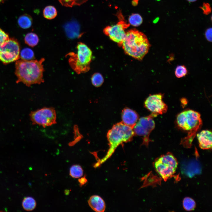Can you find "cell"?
<instances>
[{
	"instance_id": "cell-10",
	"label": "cell",
	"mask_w": 212,
	"mask_h": 212,
	"mask_svg": "<svg viewBox=\"0 0 212 212\" xmlns=\"http://www.w3.org/2000/svg\"><path fill=\"white\" fill-rule=\"evenodd\" d=\"M128 26L124 22L120 21L115 25L107 26L104 29V32L121 46L126 36L125 29Z\"/></svg>"
},
{
	"instance_id": "cell-26",
	"label": "cell",
	"mask_w": 212,
	"mask_h": 212,
	"mask_svg": "<svg viewBox=\"0 0 212 212\" xmlns=\"http://www.w3.org/2000/svg\"><path fill=\"white\" fill-rule=\"evenodd\" d=\"M188 73L186 67L184 65H179L176 67L175 73L176 77L178 78L185 76Z\"/></svg>"
},
{
	"instance_id": "cell-14",
	"label": "cell",
	"mask_w": 212,
	"mask_h": 212,
	"mask_svg": "<svg viewBox=\"0 0 212 212\" xmlns=\"http://www.w3.org/2000/svg\"><path fill=\"white\" fill-rule=\"evenodd\" d=\"M88 203L91 208L96 212H103L105 210V202L102 198L98 196H91L88 201Z\"/></svg>"
},
{
	"instance_id": "cell-1",
	"label": "cell",
	"mask_w": 212,
	"mask_h": 212,
	"mask_svg": "<svg viewBox=\"0 0 212 212\" xmlns=\"http://www.w3.org/2000/svg\"><path fill=\"white\" fill-rule=\"evenodd\" d=\"M44 60L42 58L39 60L21 59L16 61L15 72L18 78L16 83L21 82L29 87L33 84L44 82L43 63Z\"/></svg>"
},
{
	"instance_id": "cell-12",
	"label": "cell",
	"mask_w": 212,
	"mask_h": 212,
	"mask_svg": "<svg viewBox=\"0 0 212 212\" xmlns=\"http://www.w3.org/2000/svg\"><path fill=\"white\" fill-rule=\"evenodd\" d=\"M122 122L125 125L132 128L136 123L139 115L135 111L128 108H125L122 110Z\"/></svg>"
},
{
	"instance_id": "cell-7",
	"label": "cell",
	"mask_w": 212,
	"mask_h": 212,
	"mask_svg": "<svg viewBox=\"0 0 212 212\" xmlns=\"http://www.w3.org/2000/svg\"><path fill=\"white\" fill-rule=\"evenodd\" d=\"M20 46L14 38H9L0 45V61L6 64L16 61L20 58Z\"/></svg>"
},
{
	"instance_id": "cell-6",
	"label": "cell",
	"mask_w": 212,
	"mask_h": 212,
	"mask_svg": "<svg viewBox=\"0 0 212 212\" xmlns=\"http://www.w3.org/2000/svg\"><path fill=\"white\" fill-rule=\"evenodd\" d=\"M158 115L152 113L149 116L140 118L133 128L135 135L142 137L143 142L142 145L148 146L151 140L149 138L151 131L155 127L153 118Z\"/></svg>"
},
{
	"instance_id": "cell-9",
	"label": "cell",
	"mask_w": 212,
	"mask_h": 212,
	"mask_svg": "<svg viewBox=\"0 0 212 212\" xmlns=\"http://www.w3.org/2000/svg\"><path fill=\"white\" fill-rule=\"evenodd\" d=\"M29 116L34 124L45 127L56 123V113L53 107H44L31 112Z\"/></svg>"
},
{
	"instance_id": "cell-20",
	"label": "cell",
	"mask_w": 212,
	"mask_h": 212,
	"mask_svg": "<svg viewBox=\"0 0 212 212\" xmlns=\"http://www.w3.org/2000/svg\"><path fill=\"white\" fill-rule=\"evenodd\" d=\"M83 174V170L81 166L79 165H73L70 169L69 175L72 178H79L81 177Z\"/></svg>"
},
{
	"instance_id": "cell-23",
	"label": "cell",
	"mask_w": 212,
	"mask_h": 212,
	"mask_svg": "<svg viewBox=\"0 0 212 212\" xmlns=\"http://www.w3.org/2000/svg\"><path fill=\"white\" fill-rule=\"evenodd\" d=\"M20 57L22 59L27 60H33L34 58L33 51L28 48H25L21 51Z\"/></svg>"
},
{
	"instance_id": "cell-16",
	"label": "cell",
	"mask_w": 212,
	"mask_h": 212,
	"mask_svg": "<svg viewBox=\"0 0 212 212\" xmlns=\"http://www.w3.org/2000/svg\"><path fill=\"white\" fill-rule=\"evenodd\" d=\"M32 23V18L30 15L26 14L21 15L18 20V25L21 28L24 29L30 28Z\"/></svg>"
},
{
	"instance_id": "cell-22",
	"label": "cell",
	"mask_w": 212,
	"mask_h": 212,
	"mask_svg": "<svg viewBox=\"0 0 212 212\" xmlns=\"http://www.w3.org/2000/svg\"><path fill=\"white\" fill-rule=\"evenodd\" d=\"M128 21L131 25L133 26H137L141 24L143 22V19L139 14H133L129 16Z\"/></svg>"
},
{
	"instance_id": "cell-19",
	"label": "cell",
	"mask_w": 212,
	"mask_h": 212,
	"mask_svg": "<svg viewBox=\"0 0 212 212\" xmlns=\"http://www.w3.org/2000/svg\"><path fill=\"white\" fill-rule=\"evenodd\" d=\"M43 14L45 18L49 20L52 19L57 16V11L54 6H48L44 9Z\"/></svg>"
},
{
	"instance_id": "cell-3",
	"label": "cell",
	"mask_w": 212,
	"mask_h": 212,
	"mask_svg": "<svg viewBox=\"0 0 212 212\" xmlns=\"http://www.w3.org/2000/svg\"><path fill=\"white\" fill-rule=\"evenodd\" d=\"M135 135L133 128L121 122L114 125L107 134L109 148L106 155L94 165L99 167L108 159L114 152L117 148L124 143L131 141Z\"/></svg>"
},
{
	"instance_id": "cell-18",
	"label": "cell",
	"mask_w": 212,
	"mask_h": 212,
	"mask_svg": "<svg viewBox=\"0 0 212 212\" xmlns=\"http://www.w3.org/2000/svg\"><path fill=\"white\" fill-rule=\"evenodd\" d=\"M24 40L26 44L30 47H33L38 44L39 42V38L36 34L30 32L26 35Z\"/></svg>"
},
{
	"instance_id": "cell-8",
	"label": "cell",
	"mask_w": 212,
	"mask_h": 212,
	"mask_svg": "<svg viewBox=\"0 0 212 212\" xmlns=\"http://www.w3.org/2000/svg\"><path fill=\"white\" fill-rule=\"evenodd\" d=\"M157 172L164 179H166L175 172L178 163L175 157L171 154L163 155L156 160L154 163Z\"/></svg>"
},
{
	"instance_id": "cell-5",
	"label": "cell",
	"mask_w": 212,
	"mask_h": 212,
	"mask_svg": "<svg viewBox=\"0 0 212 212\" xmlns=\"http://www.w3.org/2000/svg\"><path fill=\"white\" fill-rule=\"evenodd\" d=\"M76 48V53L70 52L66 55L69 56V64L78 74L86 72L90 68L92 51L86 44L82 42L78 43Z\"/></svg>"
},
{
	"instance_id": "cell-15",
	"label": "cell",
	"mask_w": 212,
	"mask_h": 212,
	"mask_svg": "<svg viewBox=\"0 0 212 212\" xmlns=\"http://www.w3.org/2000/svg\"><path fill=\"white\" fill-rule=\"evenodd\" d=\"M65 29L68 36L70 37H76L79 33V27L75 22H70L65 26Z\"/></svg>"
},
{
	"instance_id": "cell-31",
	"label": "cell",
	"mask_w": 212,
	"mask_h": 212,
	"mask_svg": "<svg viewBox=\"0 0 212 212\" xmlns=\"http://www.w3.org/2000/svg\"><path fill=\"white\" fill-rule=\"evenodd\" d=\"M3 0H0V3Z\"/></svg>"
},
{
	"instance_id": "cell-4",
	"label": "cell",
	"mask_w": 212,
	"mask_h": 212,
	"mask_svg": "<svg viewBox=\"0 0 212 212\" xmlns=\"http://www.w3.org/2000/svg\"><path fill=\"white\" fill-rule=\"evenodd\" d=\"M177 120L180 127L189 131L187 136L182 139L181 143L186 146H191L196 132L202 124L200 114L193 110H186L178 115Z\"/></svg>"
},
{
	"instance_id": "cell-29",
	"label": "cell",
	"mask_w": 212,
	"mask_h": 212,
	"mask_svg": "<svg viewBox=\"0 0 212 212\" xmlns=\"http://www.w3.org/2000/svg\"><path fill=\"white\" fill-rule=\"evenodd\" d=\"M78 181L80 183V186L81 187L84 185L87 181V179L86 178L85 176L79 179Z\"/></svg>"
},
{
	"instance_id": "cell-2",
	"label": "cell",
	"mask_w": 212,
	"mask_h": 212,
	"mask_svg": "<svg viewBox=\"0 0 212 212\" xmlns=\"http://www.w3.org/2000/svg\"><path fill=\"white\" fill-rule=\"evenodd\" d=\"M121 46L127 55L142 60L148 52L150 45L146 36L135 29L126 32L125 38Z\"/></svg>"
},
{
	"instance_id": "cell-28",
	"label": "cell",
	"mask_w": 212,
	"mask_h": 212,
	"mask_svg": "<svg viewBox=\"0 0 212 212\" xmlns=\"http://www.w3.org/2000/svg\"><path fill=\"white\" fill-rule=\"evenodd\" d=\"M205 36L207 39L209 41L211 42L212 41V31L211 29H208L205 33Z\"/></svg>"
},
{
	"instance_id": "cell-13",
	"label": "cell",
	"mask_w": 212,
	"mask_h": 212,
	"mask_svg": "<svg viewBox=\"0 0 212 212\" xmlns=\"http://www.w3.org/2000/svg\"><path fill=\"white\" fill-rule=\"evenodd\" d=\"M212 132L208 130H203L198 133L197 136L200 148L203 149L212 148Z\"/></svg>"
},
{
	"instance_id": "cell-24",
	"label": "cell",
	"mask_w": 212,
	"mask_h": 212,
	"mask_svg": "<svg viewBox=\"0 0 212 212\" xmlns=\"http://www.w3.org/2000/svg\"><path fill=\"white\" fill-rule=\"evenodd\" d=\"M91 79L92 85L96 87L100 86L104 82L103 77L101 74L99 73L94 74Z\"/></svg>"
},
{
	"instance_id": "cell-17",
	"label": "cell",
	"mask_w": 212,
	"mask_h": 212,
	"mask_svg": "<svg viewBox=\"0 0 212 212\" xmlns=\"http://www.w3.org/2000/svg\"><path fill=\"white\" fill-rule=\"evenodd\" d=\"M22 204L24 210L30 211L33 210L35 208L36 202L33 198L29 196L24 198Z\"/></svg>"
},
{
	"instance_id": "cell-21",
	"label": "cell",
	"mask_w": 212,
	"mask_h": 212,
	"mask_svg": "<svg viewBox=\"0 0 212 212\" xmlns=\"http://www.w3.org/2000/svg\"><path fill=\"white\" fill-rule=\"evenodd\" d=\"M63 6L72 7L74 6H80L86 2L87 0H58Z\"/></svg>"
},
{
	"instance_id": "cell-25",
	"label": "cell",
	"mask_w": 212,
	"mask_h": 212,
	"mask_svg": "<svg viewBox=\"0 0 212 212\" xmlns=\"http://www.w3.org/2000/svg\"><path fill=\"white\" fill-rule=\"evenodd\" d=\"M183 205L184 208L188 211L194 209L196 207V203L192 198L187 197L185 198L183 201Z\"/></svg>"
},
{
	"instance_id": "cell-27",
	"label": "cell",
	"mask_w": 212,
	"mask_h": 212,
	"mask_svg": "<svg viewBox=\"0 0 212 212\" xmlns=\"http://www.w3.org/2000/svg\"><path fill=\"white\" fill-rule=\"evenodd\" d=\"M7 34L0 28V45L9 39Z\"/></svg>"
},
{
	"instance_id": "cell-11",
	"label": "cell",
	"mask_w": 212,
	"mask_h": 212,
	"mask_svg": "<svg viewBox=\"0 0 212 212\" xmlns=\"http://www.w3.org/2000/svg\"><path fill=\"white\" fill-rule=\"evenodd\" d=\"M163 95L158 94L150 95L144 102L145 107L152 113L158 115L165 113L168 106L163 101Z\"/></svg>"
},
{
	"instance_id": "cell-30",
	"label": "cell",
	"mask_w": 212,
	"mask_h": 212,
	"mask_svg": "<svg viewBox=\"0 0 212 212\" xmlns=\"http://www.w3.org/2000/svg\"><path fill=\"white\" fill-rule=\"evenodd\" d=\"M188 0L190 2H193V1H196V0Z\"/></svg>"
}]
</instances>
